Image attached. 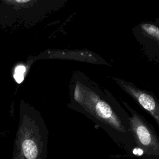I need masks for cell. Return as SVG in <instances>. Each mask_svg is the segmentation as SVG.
<instances>
[{
    "mask_svg": "<svg viewBox=\"0 0 159 159\" xmlns=\"http://www.w3.org/2000/svg\"><path fill=\"white\" fill-rule=\"evenodd\" d=\"M22 147L24 154L27 159H35L37 155V148L32 140H24Z\"/></svg>",
    "mask_w": 159,
    "mask_h": 159,
    "instance_id": "cell-4",
    "label": "cell"
},
{
    "mask_svg": "<svg viewBox=\"0 0 159 159\" xmlns=\"http://www.w3.org/2000/svg\"><path fill=\"white\" fill-rule=\"evenodd\" d=\"M120 100L130 115L129 123L136 144L135 157L140 159H159V136L153 126L126 101Z\"/></svg>",
    "mask_w": 159,
    "mask_h": 159,
    "instance_id": "cell-2",
    "label": "cell"
},
{
    "mask_svg": "<svg viewBox=\"0 0 159 159\" xmlns=\"http://www.w3.org/2000/svg\"><path fill=\"white\" fill-rule=\"evenodd\" d=\"M16 1L19 2H26L29 1L30 0H16Z\"/></svg>",
    "mask_w": 159,
    "mask_h": 159,
    "instance_id": "cell-7",
    "label": "cell"
},
{
    "mask_svg": "<svg viewBox=\"0 0 159 159\" xmlns=\"http://www.w3.org/2000/svg\"><path fill=\"white\" fill-rule=\"evenodd\" d=\"M25 71V66H22V65H19L18 66H17L15 69V72L16 73H24Z\"/></svg>",
    "mask_w": 159,
    "mask_h": 159,
    "instance_id": "cell-6",
    "label": "cell"
},
{
    "mask_svg": "<svg viewBox=\"0 0 159 159\" xmlns=\"http://www.w3.org/2000/svg\"><path fill=\"white\" fill-rule=\"evenodd\" d=\"M141 108L148 112L159 127V99L152 91L141 88L132 82L117 77L109 78Z\"/></svg>",
    "mask_w": 159,
    "mask_h": 159,
    "instance_id": "cell-3",
    "label": "cell"
},
{
    "mask_svg": "<svg viewBox=\"0 0 159 159\" xmlns=\"http://www.w3.org/2000/svg\"><path fill=\"white\" fill-rule=\"evenodd\" d=\"M14 79L18 83H21L22 81L24 80V74L20 73H16L15 72L14 75Z\"/></svg>",
    "mask_w": 159,
    "mask_h": 159,
    "instance_id": "cell-5",
    "label": "cell"
},
{
    "mask_svg": "<svg viewBox=\"0 0 159 159\" xmlns=\"http://www.w3.org/2000/svg\"><path fill=\"white\" fill-rule=\"evenodd\" d=\"M70 106L102 129L129 155L135 156L136 144L129 123L130 115L113 94L82 72L71 81Z\"/></svg>",
    "mask_w": 159,
    "mask_h": 159,
    "instance_id": "cell-1",
    "label": "cell"
}]
</instances>
